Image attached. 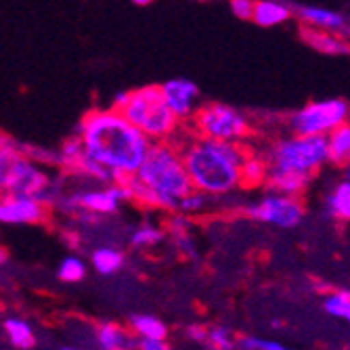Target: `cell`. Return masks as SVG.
I'll use <instances>...</instances> for the list:
<instances>
[{
  "mask_svg": "<svg viewBox=\"0 0 350 350\" xmlns=\"http://www.w3.org/2000/svg\"><path fill=\"white\" fill-rule=\"evenodd\" d=\"M76 135L82 139L84 153L111 170L118 180L137 172L153 143L113 107L86 113Z\"/></svg>",
  "mask_w": 350,
  "mask_h": 350,
  "instance_id": "cell-1",
  "label": "cell"
},
{
  "mask_svg": "<svg viewBox=\"0 0 350 350\" xmlns=\"http://www.w3.org/2000/svg\"><path fill=\"white\" fill-rule=\"evenodd\" d=\"M131 202L162 212H174L180 198L191 191L180 147L172 141H153L135 174L122 178Z\"/></svg>",
  "mask_w": 350,
  "mask_h": 350,
  "instance_id": "cell-2",
  "label": "cell"
},
{
  "mask_svg": "<svg viewBox=\"0 0 350 350\" xmlns=\"http://www.w3.org/2000/svg\"><path fill=\"white\" fill-rule=\"evenodd\" d=\"M191 187L220 200L229 198L241 189L239 164L247 147L233 141H216L193 137L178 145Z\"/></svg>",
  "mask_w": 350,
  "mask_h": 350,
  "instance_id": "cell-3",
  "label": "cell"
},
{
  "mask_svg": "<svg viewBox=\"0 0 350 350\" xmlns=\"http://www.w3.org/2000/svg\"><path fill=\"white\" fill-rule=\"evenodd\" d=\"M120 111L151 141H172L183 124L166 105L160 86H141L131 90L129 103Z\"/></svg>",
  "mask_w": 350,
  "mask_h": 350,
  "instance_id": "cell-4",
  "label": "cell"
},
{
  "mask_svg": "<svg viewBox=\"0 0 350 350\" xmlns=\"http://www.w3.org/2000/svg\"><path fill=\"white\" fill-rule=\"evenodd\" d=\"M265 157L269 166L294 170L314 178L329 162H327V141L321 135H288L275 139Z\"/></svg>",
  "mask_w": 350,
  "mask_h": 350,
  "instance_id": "cell-5",
  "label": "cell"
},
{
  "mask_svg": "<svg viewBox=\"0 0 350 350\" xmlns=\"http://www.w3.org/2000/svg\"><path fill=\"white\" fill-rule=\"evenodd\" d=\"M51 176L13 145L0 143V196H40L51 185Z\"/></svg>",
  "mask_w": 350,
  "mask_h": 350,
  "instance_id": "cell-6",
  "label": "cell"
},
{
  "mask_svg": "<svg viewBox=\"0 0 350 350\" xmlns=\"http://www.w3.org/2000/svg\"><path fill=\"white\" fill-rule=\"evenodd\" d=\"M196 135L216 141L245 143L252 133L250 118L233 105L227 103H206L200 105L191 118Z\"/></svg>",
  "mask_w": 350,
  "mask_h": 350,
  "instance_id": "cell-7",
  "label": "cell"
},
{
  "mask_svg": "<svg viewBox=\"0 0 350 350\" xmlns=\"http://www.w3.org/2000/svg\"><path fill=\"white\" fill-rule=\"evenodd\" d=\"M344 122H350V105L344 99H319L290 113L288 129L296 135L327 137Z\"/></svg>",
  "mask_w": 350,
  "mask_h": 350,
  "instance_id": "cell-8",
  "label": "cell"
},
{
  "mask_svg": "<svg viewBox=\"0 0 350 350\" xmlns=\"http://www.w3.org/2000/svg\"><path fill=\"white\" fill-rule=\"evenodd\" d=\"M131 202V193L126 185L122 180H116V183H107V185H101L97 183V187L92 189H78L70 196H63L57 200L55 206H59L63 212H76V210H86V212H94L99 216H111V214H118L120 208L124 204Z\"/></svg>",
  "mask_w": 350,
  "mask_h": 350,
  "instance_id": "cell-9",
  "label": "cell"
},
{
  "mask_svg": "<svg viewBox=\"0 0 350 350\" xmlns=\"http://www.w3.org/2000/svg\"><path fill=\"white\" fill-rule=\"evenodd\" d=\"M245 214L252 220L262 222V225H271L277 229H296L302 225L306 210L300 198L269 189L262 198L245 206Z\"/></svg>",
  "mask_w": 350,
  "mask_h": 350,
  "instance_id": "cell-10",
  "label": "cell"
},
{
  "mask_svg": "<svg viewBox=\"0 0 350 350\" xmlns=\"http://www.w3.org/2000/svg\"><path fill=\"white\" fill-rule=\"evenodd\" d=\"M49 218V206L36 196H0V225H38Z\"/></svg>",
  "mask_w": 350,
  "mask_h": 350,
  "instance_id": "cell-11",
  "label": "cell"
},
{
  "mask_svg": "<svg viewBox=\"0 0 350 350\" xmlns=\"http://www.w3.org/2000/svg\"><path fill=\"white\" fill-rule=\"evenodd\" d=\"M162 97L166 105L172 109V113L185 124L191 122L193 113L200 107V88L196 82H191L187 78H172L160 84Z\"/></svg>",
  "mask_w": 350,
  "mask_h": 350,
  "instance_id": "cell-12",
  "label": "cell"
},
{
  "mask_svg": "<svg viewBox=\"0 0 350 350\" xmlns=\"http://www.w3.org/2000/svg\"><path fill=\"white\" fill-rule=\"evenodd\" d=\"M294 17L302 25L336 31V34L350 38V17L340 11H332L319 5H298L294 7Z\"/></svg>",
  "mask_w": 350,
  "mask_h": 350,
  "instance_id": "cell-13",
  "label": "cell"
},
{
  "mask_svg": "<svg viewBox=\"0 0 350 350\" xmlns=\"http://www.w3.org/2000/svg\"><path fill=\"white\" fill-rule=\"evenodd\" d=\"M166 237L170 239L172 247L180 254L187 260H196L198 258V241L193 235V225H191V216L183 214V212H170L168 220H166Z\"/></svg>",
  "mask_w": 350,
  "mask_h": 350,
  "instance_id": "cell-14",
  "label": "cell"
},
{
  "mask_svg": "<svg viewBox=\"0 0 350 350\" xmlns=\"http://www.w3.org/2000/svg\"><path fill=\"white\" fill-rule=\"evenodd\" d=\"M300 38L312 51H317L319 55H325V57H348L350 55V38L336 34V31L302 25Z\"/></svg>",
  "mask_w": 350,
  "mask_h": 350,
  "instance_id": "cell-15",
  "label": "cell"
},
{
  "mask_svg": "<svg viewBox=\"0 0 350 350\" xmlns=\"http://www.w3.org/2000/svg\"><path fill=\"white\" fill-rule=\"evenodd\" d=\"M312 178L294 170H285V168H275L269 166V174H267V189L279 191V193L285 196H294V198H302L306 193V189L310 187Z\"/></svg>",
  "mask_w": 350,
  "mask_h": 350,
  "instance_id": "cell-16",
  "label": "cell"
},
{
  "mask_svg": "<svg viewBox=\"0 0 350 350\" xmlns=\"http://www.w3.org/2000/svg\"><path fill=\"white\" fill-rule=\"evenodd\" d=\"M294 17V7L283 0H254L252 21L260 27H277Z\"/></svg>",
  "mask_w": 350,
  "mask_h": 350,
  "instance_id": "cell-17",
  "label": "cell"
},
{
  "mask_svg": "<svg viewBox=\"0 0 350 350\" xmlns=\"http://www.w3.org/2000/svg\"><path fill=\"white\" fill-rule=\"evenodd\" d=\"M94 344L103 350H131L137 344V336L131 332V327L101 323L94 327Z\"/></svg>",
  "mask_w": 350,
  "mask_h": 350,
  "instance_id": "cell-18",
  "label": "cell"
},
{
  "mask_svg": "<svg viewBox=\"0 0 350 350\" xmlns=\"http://www.w3.org/2000/svg\"><path fill=\"white\" fill-rule=\"evenodd\" d=\"M325 214L340 222H350V176L336 180L323 198Z\"/></svg>",
  "mask_w": 350,
  "mask_h": 350,
  "instance_id": "cell-19",
  "label": "cell"
},
{
  "mask_svg": "<svg viewBox=\"0 0 350 350\" xmlns=\"http://www.w3.org/2000/svg\"><path fill=\"white\" fill-rule=\"evenodd\" d=\"M327 162L336 168L350 166V122L340 124L327 137Z\"/></svg>",
  "mask_w": 350,
  "mask_h": 350,
  "instance_id": "cell-20",
  "label": "cell"
},
{
  "mask_svg": "<svg viewBox=\"0 0 350 350\" xmlns=\"http://www.w3.org/2000/svg\"><path fill=\"white\" fill-rule=\"evenodd\" d=\"M239 174H241V189H256L265 187L267 174H269V162L262 153L256 151H245L243 160L239 164Z\"/></svg>",
  "mask_w": 350,
  "mask_h": 350,
  "instance_id": "cell-21",
  "label": "cell"
},
{
  "mask_svg": "<svg viewBox=\"0 0 350 350\" xmlns=\"http://www.w3.org/2000/svg\"><path fill=\"white\" fill-rule=\"evenodd\" d=\"M126 265V254L120 247L111 245H97L90 252V267L94 273H99L103 277H113L118 275Z\"/></svg>",
  "mask_w": 350,
  "mask_h": 350,
  "instance_id": "cell-22",
  "label": "cell"
},
{
  "mask_svg": "<svg viewBox=\"0 0 350 350\" xmlns=\"http://www.w3.org/2000/svg\"><path fill=\"white\" fill-rule=\"evenodd\" d=\"M164 241H166V229L155 225V222H151V220L141 222V225H137L129 235L131 247L141 250V252H149V250L160 247Z\"/></svg>",
  "mask_w": 350,
  "mask_h": 350,
  "instance_id": "cell-23",
  "label": "cell"
},
{
  "mask_svg": "<svg viewBox=\"0 0 350 350\" xmlns=\"http://www.w3.org/2000/svg\"><path fill=\"white\" fill-rule=\"evenodd\" d=\"M129 327L139 340H147V338L168 340V325L155 314H145V312L133 314L129 319Z\"/></svg>",
  "mask_w": 350,
  "mask_h": 350,
  "instance_id": "cell-24",
  "label": "cell"
},
{
  "mask_svg": "<svg viewBox=\"0 0 350 350\" xmlns=\"http://www.w3.org/2000/svg\"><path fill=\"white\" fill-rule=\"evenodd\" d=\"M3 329H5L9 344L15 348L36 346V332L29 325V321L23 319V317H7L5 323H3Z\"/></svg>",
  "mask_w": 350,
  "mask_h": 350,
  "instance_id": "cell-25",
  "label": "cell"
},
{
  "mask_svg": "<svg viewBox=\"0 0 350 350\" xmlns=\"http://www.w3.org/2000/svg\"><path fill=\"white\" fill-rule=\"evenodd\" d=\"M214 202H216V198L204 193V191H200V189H191L180 198L176 212H183L187 216H200V214L208 212Z\"/></svg>",
  "mask_w": 350,
  "mask_h": 350,
  "instance_id": "cell-26",
  "label": "cell"
},
{
  "mask_svg": "<svg viewBox=\"0 0 350 350\" xmlns=\"http://www.w3.org/2000/svg\"><path fill=\"white\" fill-rule=\"evenodd\" d=\"M323 308L334 319H342L350 325V290H332L323 298Z\"/></svg>",
  "mask_w": 350,
  "mask_h": 350,
  "instance_id": "cell-27",
  "label": "cell"
},
{
  "mask_svg": "<svg viewBox=\"0 0 350 350\" xmlns=\"http://www.w3.org/2000/svg\"><path fill=\"white\" fill-rule=\"evenodd\" d=\"M82 153H84L82 139H80L78 135H74V137H70L66 143L61 145V149H59V151L55 153V157H53V162H55L57 166H61L63 170L72 172V168L76 166V162L82 157Z\"/></svg>",
  "mask_w": 350,
  "mask_h": 350,
  "instance_id": "cell-28",
  "label": "cell"
},
{
  "mask_svg": "<svg viewBox=\"0 0 350 350\" xmlns=\"http://www.w3.org/2000/svg\"><path fill=\"white\" fill-rule=\"evenodd\" d=\"M86 273H88L86 262L80 256H76V254L66 256L57 267V279L63 283H78L86 277Z\"/></svg>",
  "mask_w": 350,
  "mask_h": 350,
  "instance_id": "cell-29",
  "label": "cell"
},
{
  "mask_svg": "<svg viewBox=\"0 0 350 350\" xmlns=\"http://www.w3.org/2000/svg\"><path fill=\"white\" fill-rule=\"evenodd\" d=\"M206 346L214 350H233L237 348V338L227 325H212L206 334Z\"/></svg>",
  "mask_w": 350,
  "mask_h": 350,
  "instance_id": "cell-30",
  "label": "cell"
},
{
  "mask_svg": "<svg viewBox=\"0 0 350 350\" xmlns=\"http://www.w3.org/2000/svg\"><path fill=\"white\" fill-rule=\"evenodd\" d=\"M237 348L241 350H283L285 346L275 340H267L260 336H241L237 340Z\"/></svg>",
  "mask_w": 350,
  "mask_h": 350,
  "instance_id": "cell-31",
  "label": "cell"
},
{
  "mask_svg": "<svg viewBox=\"0 0 350 350\" xmlns=\"http://www.w3.org/2000/svg\"><path fill=\"white\" fill-rule=\"evenodd\" d=\"M229 9L237 19L250 21L252 11H254V0H229Z\"/></svg>",
  "mask_w": 350,
  "mask_h": 350,
  "instance_id": "cell-32",
  "label": "cell"
},
{
  "mask_svg": "<svg viewBox=\"0 0 350 350\" xmlns=\"http://www.w3.org/2000/svg\"><path fill=\"white\" fill-rule=\"evenodd\" d=\"M206 334H208V327H204L202 323H191L185 327V338L198 346H206Z\"/></svg>",
  "mask_w": 350,
  "mask_h": 350,
  "instance_id": "cell-33",
  "label": "cell"
},
{
  "mask_svg": "<svg viewBox=\"0 0 350 350\" xmlns=\"http://www.w3.org/2000/svg\"><path fill=\"white\" fill-rule=\"evenodd\" d=\"M135 348H141V350H168L170 344H168V340H155V338L139 340V338H137Z\"/></svg>",
  "mask_w": 350,
  "mask_h": 350,
  "instance_id": "cell-34",
  "label": "cell"
},
{
  "mask_svg": "<svg viewBox=\"0 0 350 350\" xmlns=\"http://www.w3.org/2000/svg\"><path fill=\"white\" fill-rule=\"evenodd\" d=\"M129 97H131V90H122V92H118V94H113V101H111V107L113 109H122L126 103H129Z\"/></svg>",
  "mask_w": 350,
  "mask_h": 350,
  "instance_id": "cell-35",
  "label": "cell"
},
{
  "mask_svg": "<svg viewBox=\"0 0 350 350\" xmlns=\"http://www.w3.org/2000/svg\"><path fill=\"white\" fill-rule=\"evenodd\" d=\"M135 5H139V7H147V5H151L153 0H133Z\"/></svg>",
  "mask_w": 350,
  "mask_h": 350,
  "instance_id": "cell-36",
  "label": "cell"
},
{
  "mask_svg": "<svg viewBox=\"0 0 350 350\" xmlns=\"http://www.w3.org/2000/svg\"><path fill=\"white\" fill-rule=\"evenodd\" d=\"M7 262V252L5 250H0V267H3Z\"/></svg>",
  "mask_w": 350,
  "mask_h": 350,
  "instance_id": "cell-37",
  "label": "cell"
},
{
  "mask_svg": "<svg viewBox=\"0 0 350 350\" xmlns=\"http://www.w3.org/2000/svg\"><path fill=\"white\" fill-rule=\"evenodd\" d=\"M200 3H208V0H200Z\"/></svg>",
  "mask_w": 350,
  "mask_h": 350,
  "instance_id": "cell-38",
  "label": "cell"
}]
</instances>
